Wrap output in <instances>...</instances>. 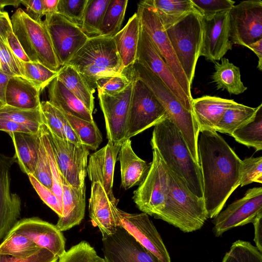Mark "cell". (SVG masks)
<instances>
[{"label": "cell", "instance_id": "16", "mask_svg": "<svg viewBox=\"0 0 262 262\" xmlns=\"http://www.w3.org/2000/svg\"><path fill=\"white\" fill-rule=\"evenodd\" d=\"M136 60L160 78L186 108L192 111V99L186 95L149 36L141 27Z\"/></svg>", "mask_w": 262, "mask_h": 262}, {"label": "cell", "instance_id": "55", "mask_svg": "<svg viewBox=\"0 0 262 262\" xmlns=\"http://www.w3.org/2000/svg\"><path fill=\"white\" fill-rule=\"evenodd\" d=\"M21 4L26 7L25 12L30 18L36 21H42L44 15L42 0H23Z\"/></svg>", "mask_w": 262, "mask_h": 262}, {"label": "cell", "instance_id": "1", "mask_svg": "<svg viewBox=\"0 0 262 262\" xmlns=\"http://www.w3.org/2000/svg\"><path fill=\"white\" fill-rule=\"evenodd\" d=\"M199 163L208 218H214L240 185L242 160L217 132H200Z\"/></svg>", "mask_w": 262, "mask_h": 262}, {"label": "cell", "instance_id": "48", "mask_svg": "<svg viewBox=\"0 0 262 262\" xmlns=\"http://www.w3.org/2000/svg\"><path fill=\"white\" fill-rule=\"evenodd\" d=\"M130 82L124 71L122 73L99 78L96 81L97 89L108 95H114L123 91Z\"/></svg>", "mask_w": 262, "mask_h": 262}, {"label": "cell", "instance_id": "39", "mask_svg": "<svg viewBox=\"0 0 262 262\" xmlns=\"http://www.w3.org/2000/svg\"><path fill=\"white\" fill-rule=\"evenodd\" d=\"M110 0H88L81 30L89 38L99 36V29Z\"/></svg>", "mask_w": 262, "mask_h": 262}, {"label": "cell", "instance_id": "26", "mask_svg": "<svg viewBox=\"0 0 262 262\" xmlns=\"http://www.w3.org/2000/svg\"><path fill=\"white\" fill-rule=\"evenodd\" d=\"M117 161L120 162L121 186L125 190L139 186L145 180L150 167V163H147L135 154L129 139L122 143Z\"/></svg>", "mask_w": 262, "mask_h": 262}, {"label": "cell", "instance_id": "13", "mask_svg": "<svg viewBox=\"0 0 262 262\" xmlns=\"http://www.w3.org/2000/svg\"><path fill=\"white\" fill-rule=\"evenodd\" d=\"M43 20L60 67L66 65L89 38L80 28L57 13Z\"/></svg>", "mask_w": 262, "mask_h": 262}, {"label": "cell", "instance_id": "5", "mask_svg": "<svg viewBox=\"0 0 262 262\" xmlns=\"http://www.w3.org/2000/svg\"><path fill=\"white\" fill-rule=\"evenodd\" d=\"M168 173V200L157 219L162 220L185 233L201 229L208 219L203 198L193 194L169 169Z\"/></svg>", "mask_w": 262, "mask_h": 262}, {"label": "cell", "instance_id": "33", "mask_svg": "<svg viewBox=\"0 0 262 262\" xmlns=\"http://www.w3.org/2000/svg\"><path fill=\"white\" fill-rule=\"evenodd\" d=\"M147 1L154 8L163 27L172 24L190 12L200 13L193 5L191 0Z\"/></svg>", "mask_w": 262, "mask_h": 262}, {"label": "cell", "instance_id": "35", "mask_svg": "<svg viewBox=\"0 0 262 262\" xmlns=\"http://www.w3.org/2000/svg\"><path fill=\"white\" fill-rule=\"evenodd\" d=\"M0 118L12 121L38 133L43 123L41 106L34 110H23L3 105L0 107Z\"/></svg>", "mask_w": 262, "mask_h": 262}, {"label": "cell", "instance_id": "43", "mask_svg": "<svg viewBox=\"0 0 262 262\" xmlns=\"http://www.w3.org/2000/svg\"><path fill=\"white\" fill-rule=\"evenodd\" d=\"M43 123L51 133L60 138L66 139L63 124L66 119L62 112L55 107L48 101L40 102Z\"/></svg>", "mask_w": 262, "mask_h": 262}, {"label": "cell", "instance_id": "44", "mask_svg": "<svg viewBox=\"0 0 262 262\" xmlns=\"http://www.w3.org/2000/svg\"><path fill=\"white\" fill-rule=\"evenodd\" d=\"M58 262H104L90 244L82 241L59 257Z\"/></svg>", "mask_w": 262, "mask_h": 262}, {"label": "cell", "instance_id": "21", "mask_svg": "<svg viewBox=\"0 0 262 262\" xmlns=\"http://www.w3.org/2000/svg\"><path fill=\"white\" fill-rule=\"evenodd\" d=\"M24 235L39 248L47 249L58 257L65 252V238L56 225L38 217L18 221L10 231Z\"/></svg>", "mask_w": 262, "mask_h": 262}, {"label": "cell", "instance_id": "41", "mask_svg": "<svg viewBox=\"0 0 262 262\" xmlns=\"http://www.w3.org/2000/svg\"><path fill=\"white\" fill-rule=\"evenodd\" d=\"M20 63L23 77L40 92L57 76L58 71H52L39 63L21 61Z\"/></svg>", "mask_w": 262, "mask_h": 262}, {"label": "cell", "instance_id": "23", "mask_svg": "<svg viewBox=\"0 0 262 262\" xmlns=\"http://www.w3.org/2000/svg\"><path fill=\"white\" fill-rule=\"evenodd\" d=\"M117 205L110 200L99 183H92L89 215L93 224L98 227L102 237L114 234L119 226Z\"/></svg>", "mask_w": 262, "mask_h": 262}, {"label": "cell", "instance_id": "27", "mask_svg": "<svg viewBox=\"0 0 262 262\" xmlns=\"http://www.w3.org/2000/svg\"><path fill=\"white\" fill-rule=\"evenodd\" d=\"M48 87V100L60 111L80 119L93 121L92 113L70 90L56 77Z\"/></svg>", "mask_w": 262, "mask_h": 262}, {"label": "cell", "instance_id": "54", "mask_svg": "<svg viewBox=\"0 0 262 262\" xmlns=\"http://www.w3.org/2000/svg\"><path fill=\"white\" fill-rule=\"evenodd\" d=\"M7 42L14 55L20 61L25 62L31 61L26 55L19 41L14 34L12 29L7 32Z\"/></svg>", "mask_w": 262, "mask_h": 262}, {"label": "cell", "instance_id": "42", "mask_svg": "<svg viewBox=\"0 0 262 262\" xmlns=\"http://www.w3.org/2000/svg\"><path fill=\"white\" fill-rule=\"evenodd\" d=\"M222 262H262V253L250 242L237 240L232 243Z\"/></svg>", "mask_w": 262, "mask_h": 262}, {"label": "cell", "instance_id": "37", "mask_svg": "<svg viewBox=\"0 0 262 262\" xmlns=\"http://www.w3.org/2000/svg\"><path fill=\"white\" fill-rule=\"evenodd\" d=\"M127 0H110L99 29V36L114 37L123 21Z\"/></svg>", "mask_w": 262, "mask_h": 262}, {"label": "cell", "instance_id": "57", "mask_svg": "<svg viewBox=\"0 0 262 262\" xmlns=\"http://www.w3.org/2000/svg\"><path fill=\"white\" fill-rule=\"evenodd\" d=\"M11 19L7 12L0 11V37L6 42L7 32L12 29Z\"/></svg>", "mask_w": 262, "mask_h": 262}, {"label": "cell", "instance_id": "4", "mask_svg": "<svg viewBox=\"0 0 262 262\" xmlns=\"http://www.w3.org/2000/svg\"><path fill=\"white\" fill-rule=\"evenodd\" d=\"M67 64L74 67L94 92L98 79L124 71L114 37L89 38Z\"/></svg>", "mask_w": 262, "mask_h": 262}, {"label": "cell", "instance_id": "3", "mask_svg": "<svg viewBox=\"0 0 262 262\" xmlns=\"http://www.w3.org/2000/svg\"><path fill=\"white\" fill-rule=\"evenodd\" d=\"M129 70L130 73L147 85L161 103L168 118L182 134L193 159L199 163L198 140L200 130L192 111L186 108L160 78L137 60Z\"/></svg>", "mask_w": 262, "mask_h": 262}, {"label": "cell", "instance_id": "47", "mask_svg": "<svg viewBox=\"0 0 262 262\" xmlns=\"http://www.w3.org/2000/svg\"><path fill=\"white\" fill-rule=\"evenodd\" d=\"M253 182L262 183V157L246 158L242 160L240 186Z\"/></svg>", "mask_w": 262, "mask_h": 262}, {"label": "cell", "instance_id": "50", "mask_svg": "<svg viewBox=\"0 0 262 262\" xmlns=\"http://www.w3.org/2000/svg\"><path fill=\"white\" fill-rule=\"evenodd\" d=\"M193 5L203 17L229 11L235 2L231 0H191Z\"/></svg>", "mask_w": 262, "mask_h": 262}, {"label": "cell", "instance_id": "9", "mask_svg": "<svg viewBox=\"0 0 262 262\" xmlns=\"http://www.w3.org/2000/svg\"><path fill=\"white\" fill-rule=\"evenodd\" d=\"M133 88L128 113L126 139H130L168 117L166 112L151 91L129 73Z\"/></svg>", "mask_w": 262, "mask_h": 262}, {"label": "cell", "instance_id": "60", "mask_svg": "<svg viewBox=\"0 0 262 262\" xmlns=\"http://www.w3.org/2000/svg\"><path fill=\"white\" fill-rule=\"evenodd\" d=\"M59 0H42L44 15L57 13Z\"/></svg>", "mask_w": 262, "mask_h": 262}, {"label": "cell", "instance_id": "62", "mask_svg": "<svg viewBox=\"0 0 262 262\" xmlns=\"http://www.w3.org/2000/svg\"><path fill=\"white\" fill-rule=\"evenodd\" d=\"M0 70H2V66H1V61H0Z\"/></svg>", "mask_w": 262, "mask_h": 262}, {"label": "cell", "instance_id": "63", "mask_svg": "<svg viewBox=\"0 0 262 262\" xmlns=\"http://www.w3.org/2000/svg\"><path fill=\"white\" fill-rule=\"evenodd\" d=\"M2 105H3V104L0 102V107H1V106H2Z\"/></svg>", "mask_w": 262, "mask_h": 262}, {"label": "cell", "instance_id": "6", "mask_svg": "<svg viewBox=\"0 0 262 262\" xmlns=\"http://www.w3.org/2000/svg\"><path fill=\"white\" fill-rule=\"evenodd\" d=\"M203 16L190 12L164 27L176 57L191 86L203 38Z\"/></svg>", "mask_w": 262, "mask_h": 262}, {"label": "cell", "instance_id": "10", "mask_svg": "<svg viewBox=\"0 0 262 262\" xmlns=\"http://www.w3.org/2000/svg\"><path fill=\"white\" fill-rule=\"evenodd\" d=\"M137 13L139 17L141 27L149 36L186 95L192 100L191 85L178 60L165 29L154 8L147 0L142 1L138 4Z\"/></svg>", "mask_w": 262, "mask_h": 262}, {"label": "cell", "instance_id": "36", "mask_svg": "<svg viewBox=\"0 0 262 262\" xmlns=\"http://www.w3.org/2000/svg\"><path fill=\"white\" fill-rule=\"evenodd\" d=\"M238 143L256 151L262 149V106L249 121L236 128L231 135Z\"/></svg>", "mask_w": 262, "mask_h": 262}, {"label": "cell", "instance_id": "34", "mask_svg": "<svg viewBox=\"0 0 262 262\" xmlns=\"http://www.w3.org/2000/svg\"><path fill=\"white\" fill-rule=\"evenodd\" d=\"M261 106V103L256 107H252L236 102L225 111L217 124L216 132L231 136L236 128L251 120Z\"/></svg>", "mask_w": 262, "mask_h": 262}, {"label": "cell", "instance_id": "24", "mask_svg": "<svg viewBox=\"0 0 262 262\" xmlns=\"http://www.w3.org/2000/svg\"><path fill=\"white\" fill-rule=\"evenodd\" d=\"M236 103L232 99L208 95L193 98L192 110L200 132L216 131L217 124L225 111Z\"/></svg>", "mask_w": 262, "mask_h": 262}, {"label": "cell", "instance_id": "12", "mask_svg": "<svg viewBox=\"0 0 262 262\" xmlns=\"http://www.w3.org/2000/svg\"><path fill=\"white\" fill-rule=\"evenodd\" d=\"M229 39L231 43L247 47L262 38V1L241 2L229 11Z\"/></svg>", "mask_w": 262, "mask_h": 262}, {"label": "cell", "instance_id": "15", "mask_svg": "<svg viewBox=\"0 0 262 262\" xmlns=\"http://www.w3.org/2000/svg\"><path fill=\"white\" fill-rule=\"evenodd\" d=\"M262 212V187L248 189L244 196L230 204L212 220L213 232L216 237L233 228L253 223Z\"/></svg>", "mask_w": 262, "mask_h": 262}, {"label": "cell", "instance_id": "52", "mask_svg": "<svg viewBox=\"0 0 262 262\" xmlns=\"http://www.w3.org/2000/svg\"><path fill=\"white\" fill-rule=\"evenodd\" d=\"M30 183L43 202L53 210L59 217L62 215V206L53 191L41 184L32 175H28Z\"/></svg>", "mask_w": 262, "mask_h": 262}, {"label": "cell", "instance_id": "18", "mask_svg": "<svg viewBox=\"0 0 262 262\" xmlns=\"http://www.w3.org/2000/svg\"><path fill=\"white\" fill-rule=\"evenodd\" d=\"M102 241L104 262H160L121 226Z\"/></svg>", "mask_w": 262, "mask_h": 262}, {"label": "cell", "instance_id": "20", "mask_svg": "<svg viewBox=\"0 0 262 262\" xmlns=\"http://www.w3.org/2000/svg\"><path fill=\"white\" fill-rule=\"evenodd\" d=\"M16 161L14 155L0 154V239L13 228L20 214V199L10 190V169Z\"/></svg>", "mask_w": 262, "mask_h": 262}, {"label": "cell", "instance_id": "38", "mask_svg": "<svg viewBox=\"0 0 262 262\" xmlns=\"http://www.w3.org/2000/svg\"><path fill=\"white\" fill-rule=\"evenodd\" d=\"M62 113L77 135L81 144L89 149L96 150L102 141V136L94 121H88L63 112Z\"/></svg>", "mask_w": 262, "mask_h": 262}, {"label": "cell", "instance_id": "25", "mask_svg": "<svg viewBox=\"0 0 262 262\" xmlns=\"http://www.w3.org/2000/svg\"><path fill=\"white\" fill-rule=\"evenodd\" d=\"M85 208V185L75 187L62 179V213L56 225L58 229L62 232L79 225L84 218Z\"/></svg>", "mask_w": 262, "mask_h": 262}, {"label": "cell", "instance_id": "56", "mask_svg": "<svg viewBox=\"0 0 262 262\" xmlns=\"http://www.w3.org/2000/svg\"><path fill=\"white\" fill-rule=\"evenodd\" d=\"M252 223L254 229L253 241L257 248L262 253V212L257 215Z\"/></svg>", "mask_w": 262, "mask_h": 262}, {"label": "cell", "instance_id": "58", "mask_svg": "<svg viewBox=\"0 0 262 262\" xmlns=\"http://www.w3.org/2000/svg\"><path fill=\"white\" fill-rule=\"evenodd\" d=\"M13 76L0 70V102L3 105L6 104L5 94L9 80Z\"/></svg>", "mask_w": 262, "mask_h": 262}, {"label": "cell", "instance_id": "30", "mask_svg": "<svg viewBox=\"0 0 262 262\" xmlns=\"http://www.w3.org/2000/svg\"><path fill=\"white\" fill-rule=\"evenodd\" d=\"M140 28L139 17L136 12L114 36L124 70L130 67L136 60Z\"/></svg>", "mask_w": 262, "mask_h": 262}, {"label": "cell", "instance_id": "49", "mask_svg": "<svg viewBox=\"0 0 262 262\" xmlns=\"http://www.w3.org/2000/svg\"><path fill=\"white\" fill-rule=\"evenodd\" d=\"M32 176L41 184L50 189H52V180L50 163L41 135L39 144L38 159L35 171Z\"/></svg>", "mask_w": 262, "mask_h": 262}, {"label": "cell", "instance_id": "59", "mask_svg": "<svg viewBox=\"0 0 262 262\" xmlns=\"http://www.w3.org/2000/svg\"><path fill=\"white\" fill-rule=\"evenodd\" d=\"M247 48L252 50L258 57L257 69L262 70V38L249 45Z\"/></svg>", "mask_w": 262, "mask_h": 262}, {"label": "cell", "instance_id": "61", "mask_svg": "<svg viewBox=\"0 0 262 262\" xmlns=\"http://www.w3.org/2000/svg\"><path fill=\"white\" fill-rule=\"evenodd\" d=\"M20 3L21 1L19 0H0V11H3L4 8L7 6L17 7Z\"/></svg>", "mask_w": 262, "mask_h": 262}, {"label": "cell", "instance_id": "14", "mask_svg": "<svg viewBox=\"0 0 262 262\" xmlns=\"http://www.w3.org/2000/svg\"><path fill=\"white\" fill-rule=\"evenodd\" d=\"M121 92L108 95L98 90L99 104L105 119L106 137L113 143L126 140L127 125L133 88V79Z\"/></svg>", "mask_w": 262, "mask_h": 262}, {"label": "cell", "instance_id": "8", "mask_svg": "<svg viewBox=\"0 0 262 262\" xmlns=\"http://www.w3.org/2000/svg\"><path fill=\"white\" fill-rule=\"evenodd\" d=\"M144 181L133 192V200L142 212L157 219L164 210L169 196L168 169L156 148Z\"/></svg>", "mask_w": 262, "mask_h": 262}, {"label": "cell", "instance_id": "7", "mask_svg": "<svg viewBox=\"0 0 262 262\" xmlns=\"http://www.w3.org/2000/svg\"><path fill=\"white\" fill-rule=\"evenodd\" d=\"M10 19L12 31L30 60L58 72L60 67L43 20H34L21 8Z\"/></svg>", "mask_w": 262, "mask_h": 262}, {"label": "cell", "instance_id": "11", "mask_svg": "<svg viewBox=\"0 0 262 262\" xmlns=\"http://www.w3.org/2000/svg\"><path fill=\"white\" fill-rule=\"evenodd\" d=\"M47 129L62 179L75 187L84 185L89 149L82 144L60 138Z\"/></svg>", "mask_w": 262, "mask_h": 262}, {"label": "cell", "instance_id": "32", "mask_svg": "<svg viewBox=\"0 0 262 262\" xmlns=\"http://www.w3.org/2000/svg\"><path fill=\"white\" fill-rule=\"evenodd\" d=\"M56 78L92 113L94 108V92L72 66L66 64L61 67Z\"/></svg>", "mask_w": 262, "mask_h": 262}, {"label": "cell", "instance_id": "22", "mask_svg": "<svg viewBox=\"0 0 262 262\" xmlns=\"http://www.w3.org/2000/svg\"><path fill=\"white\" fill-rule=\"evenodd\" d=\"M121 144L108 141L105 146L90 155L87 166V172L92 183H99L110 200L117 204L113 186L115 163Z\"/></svg>", "mask_w": 262, "mask_h": 262}, {"label": "cell", "instance_id": "64", "mask_svg": "<svg viewBox=\"0 0 262 262\" xmlns=\"http://www.w3.org/2000/svg\"><path fill=\"white\" fill-rule=\"evenodd\" d=\"M212 262H213V261H212Z\"/></svg>", "mask_w": 262, "mask_h": 262}, {"label": "cell", "instance_id": "45", "mask_svg": "<svg viewBox=\"0 0 262 262\" xmlns=\"http://www.w3.org/2000/svg\"><path fill=\"white\" fill-rule=\"evenodd\" d=\"M42 141L48 157L52 180L51 190L56 195L62 206V179L51 144L47 134L46 126L43 124L40 128Z\"/></svg>", "mask_w": 262, "mask_h": 262}, {"label": "cell", "instance_id": "53", "mask_svg": "<svg viewBox=\"0 0 262 262\" xmlns=\"http://www.w3.org/2000/svg\"><path fill=\"white\" fill-rule=\"evenodd\" d=\"M58 258L50 251L42 248L30 255L23 257L0 254V262H57Z\"/></svg>", "mask_w": 262, "mask_h": 262}, {"label": "cell", "instance_id": "46", "mask_svg": "<svg viewBox=\"0 0 262 262\" xmlns=\"http://www.w3.org/2000/svg\"><path fill=\"white\" fill-rule=\"evenodd\" d=\"M87 2L88 0H59L57 13L81 28Z\"/></svg>", "mask_w": 262, "mask_h": 262}, {"label": "cell", "instance_id": "51", "mask_svg": "<svg viewBox=\"0 0 262 262\" xmlns=\"http://www.w3.org/2000/svg\"><path fill=\"white\" fill-rule=\"evenodd\" d=\"M0 61L3 71L12 76L23 77L20 61L14 55L7 42H5L1 37H0Z\"/></svg>", "mask_w": 262, "mask_h": 262}, {"label": "cell", "instance_id": "29", "mask_svg": "<svg viewBox=\"0 0 262 262\" xmlns=\"http://www.w3.org/2000/svg\"><path fill=\"white\" fill-rule=\"evenodd\" d=\"M15 148L14 156L21 170L27 175H32L38 159L40 142V129L36 134L28 133H8Z\"/></svg>", "mask_w": 262, "mask_h": 262}, {"label": "cell", "instance_id": "40", "mask_svg": "<svg viewBox=\"0 0 262 262\" xmlns=\"http://www.w3.org/2000/svg\"><path fill=\"white\" fill-rule=\"evenodd\" d=\"M40 249L27 236L10 231L0 244V254L23 257L30 255Z\"/></svg>", "mask_w": 262, "mask_h": 262}, {"label": "cell", "instance_id": "17", "mask_svg": "<svg viewBox=\"0 0 262 262\" xmlns=\"http://www.w3.org/2000/svg\"><path fill=\"white\" fill-rule=\"evenodd\" d=\"M117 212L119 226L124 228L160 262H171L167 249L147 214L130 213L119 208Z\"/></svg>", "mask_w": 262, "mask_h": 262}, {"label": "cell", "instance_id": "19", "mask_svg": "<svg viewBox=\"0 0 262 262\" xmlns=\"http://www.w3.org/2000/svg\"><path fill=\"white\" fill-rule=\"evenodd\" d=\"M229 11L209 17H202L203 38L199 56L214 62L231 50L229 39Z\"/></svg>", "mask_w": 262, "mask_h": 262}, {"label": "cell", "instance_id": "31", "mask_svg": "<svg viewBox=\"0 0 262 262\" xmlns=\"http://www.w3.org/2000/svg\"><path fill=\"white\" fill-rule=\"evenodd\" d=\"M221 63L214 62L215 72L211 76L217 90L227 91L230 94L239 95L247 90L241 80L239 68L225 57Z\"/></svg>", "mask_w": 262, "mask_h": 262}, {"label": "cell", "instance_id": "2", "mask_svg": "<svg viewBox=\"0 0 262 262\" xmlns=\"http://www.w3.org/2000/svg\"><path fill=\"white\" fill-rule=\"evenodd\" d=\"M168 169L195 196L203 198V182L200 164L194 160L183 136L167 117L154 126L150 140Z\"/></svg>", "mask_w": 262, "mask_h": 262}, {"label": "cell", "instance_id": "28", "mask_svg": "<svg viewBox=\"0 0 262 262\" xmlns=\"http://www.w3.org/2000/svg\"><path fill=\"white\" fill-rule=\"evenodd\" d=\"M40 92L21 76H13L7 86L6 104L23 110H34L40 106Z\"/></svg>", "mask_w": 262, "mask_h": 262}]
</instances>
